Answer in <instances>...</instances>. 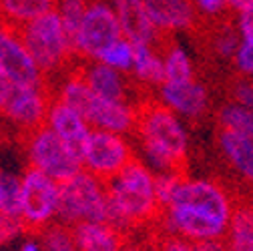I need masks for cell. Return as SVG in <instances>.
Returning <instances> with one entry per match:
<instances>
[{
    "label": "cell",
    "mask_w": 253,
    "mask_h": 251,
    "mask_svg": "<svg viewBox=\"0 0 253 251\" xmlns=\"http://www.w3.org/2000/svg\"><path fill=\"white\" fill-rule=\"evenodd\" d=\"M67 251H79V249H77V247H73V249H67Z\"/></svg>",
    "instance_id": "cell-39"
},
{
    "label": "cell",
    "mask_w": 253,
    "mask_h": 251,
    "mask_svg": "<svg viewBox=\"0 0 253 251\" xmlns=\"http://www.w3.org/2000/svg\"><path fill=\"white\" fill-rule=\"evenodd\" d=\"M133 56H135V44L129 42L126 39H119L101 54L99 60L103 65H107V67H111L123 75H131Z\"/></svg>",
    "instance_id": "cell-27"
},
{
    "label": "cell",
    "mask_w": 253,
    "mask_h": 251,
    "mask_svg": "<svg viewBox=\"0 0 253 251\" xmlns=\"http://www.w3.org/2000/svg\"><path fill=\"white\" fill-rule=\"evenodd\" d=\"M139 159L157 173H185L189 135L183 121L157 99H143L137 105L135 133Z\"/></svg>",
    "instance_id": "cell-2"
},
{
    "label": "cell",
    "mask_w": 253,
    "mask_h": 251,
    "mask_svg": "<svg viewBox=\"0 0 253 251\" xmlns=\"http://www.w3.org/2000/svg\"><path fill=\"white\" fill-rule=\"evenodd\" d=\"M79 251H131L126 231L101 221V223H77L71 227Z\"/></svg>",
    "instance_id": "cell-18"
},
{
    "label": "cell",
    "mask_w": 253,
    "mask_h": 251,
    "mask_svg": "<svg viewBox=\"0 0 253 251\" xmlns=\"http://www.w3.org/2000/svg\"><path fill=\"white\" fill-rule=\"evenodd\" d=\"M135 157V147L126 137L101 129H90V135L81 157V165L83 171L107 183L113 177H117Z\"/></svg>",
    "instance_id": "cell-9"
},
{
    "label": "cell",
    "mask_w": 253,
    "mask_h": 251,
    "mask_svg": "<svg viewBox=\"0 0 253 251\" xmlns=\"http://www.w3.org/2000/svg\"><path fill=\"white\" fill-rule=\"evenodd\" d=\"M90 0H56L54 2V10L58 12L60 20H62V26H65L67 35L71 39V44H73V39L77 35V28L86 12V6H88Z\"/></svg>",
    "instance_id": "cell-28"
},
{
    "label": "cell",
    "mask_w": 253,
    "mask_h": 251,
    "mask_svg": "<svg viewBox=\"0 0 253 251\" xmlns=\"http://www.w3.org/2000/svg\"><path fill=\"white\" fill-rule=\"evenodd\" d=\"M12 84H10V81L0 73V111H2V107L6 105V101H8V97H10V92H12Z\"/></svg>",
    "instance_id": "cell-36"
},
{
    "label": "cell",
    "mask_w": 253,
    "mask_h": 251,
    "mask_svg": "<svg viewBox=\"0 0 253 251\" xmlns=\"http://www.w3.org/2000/svg\"><path fill=\"white\" fill-rule=\"evenodd\" d=\"M109 219L107 223L129 233V229L157 223L159 203L155 197V173L139 159L126 165L117 177L105 183Z\"/></svg>",
    "instance_id": "cell-3"
},
{
    "label": "cell",
    "mask_w": 253,
    "mask_h": 251,
    "mask_svg": "<svg viewBox=\"0 0 253 251\" xmlns=\"http://www.w3.org/2000/svg\"><path fill=\"white\" fill-rule=\"evenodd\" d=\"M131 79L143 88H157L165 83V71H163V58L157 46L151 44H135V56H133V69Z\"/></svg>",
    "instance_id": "cell-20"
},
{
    "label": "cell",
    "mask_w": 253,
    "mask_h": 251,
    "mask_svg": "<svg viewBox=\"0 0 253 251\" xmlns=\"http://www.w3.org/2000/svg\"><path fill=\"white\" fill-rule=\"evenodd\" d=\"M50 101H52L50 88H18V86H14L6 105L0 111V115L8 123H12L20 135H26V133L46 125Z\"/></svg>",
    "instance_id": "cell-11"
},
{
    "label": "cell",
    "mask_w": 253,
    "mask_h": 251,
    "mask_svg": "<svg viewBox=\"0 0 253 251\" xmlns=\"http://www.w3.org/2000/svg\"><path fill=\"white\" fill-rule=\"evenodd\" d=\"M157 101L179 119L197 121L209 111L211 97L207 86L193 79L189 83H163L157 86Z\"/></svg>",
    "instance_id": "cell-13"
},
{
    "label": "cell",
    "mask_w": 253,
    "mask_h": 251,
    "mask_svg": "<svg viewBox=\"0 0 253 251\" xmlns=\"http://www.w3.org/2000/svg\"><path fill=\"white\" fill-rule=\"evenodd\" d=\"M233 69L241 79H249L253 81V42H245L241 41L235 56L231 58Z\"/></svg>",
    "instance_id": "cell-32"
},
{
    "label": "cell",
    "mask_w": 253,
    "mask_h": 251,
    "mask_svg": "<svg viewBox=\"0 0 253 251\" xmlns=\"http://www.w3.org/2000/svg\"><path fill=\"white\" fill-rule=\"evenodd\" d=\"M229 92H231V103L253 109V81L239 77L237 81H233Z\"/></svg>",
    "instance_id": "cell-33"
},
{
    "label": "cell",
    "mask_w": 253,
    "mask_h": 251,
    "mask_svg": "<svg viewBox=\"0 0 253 251\" xmlns=\"http://www.w3.org/2000/svg\"><path fill=\"white\" fill-rule=\"evenodd\" d=\"M235 28L245 42H253V0L235 12Z\"/></svg>",
    "instance_id": "cell-34"
},
{
    "label": "cell",
    "mask_w": 253,
    "mask_h": 251,
    "mask_svg": "<svg viewBox=\"0 0 253 251\" xmlns=\"http://www.w3.org/2000/svg\"><path fill=\"white\" fill-rule=\"evenodd\" d=\"M46 127L81 159L86 139L90 135V125L77 111L52 97L46 115Z\"/></svg>",
    "instance_id": "cell-16"
},
{
    "label": "cell",
    "mask_w": 253,
    "mask_h": 251,
    "mask_svg": "<svg viewBox=\"0 0 253 251\" xmlns=\"http://www.w3.org/2000/svg\"><path fill=\"white\" fill-rule=\"evenodd\" d=\"M0 217L20 223V175L10 171H0Z\"/></svg>",
    "instance_id": "cell-25"
},
{
    "label": "cell",
    "mask_w": 253,
    "mask_h": 251,
    "mask_svg": "<svg viewBox=\"0 0 253 251\" xmlns=\"http://www.w3.org/2000/svg\"><path fill=\"white\" fill-rule=\"evenodd\" d=\"M111 4L119 18L123 39H126L133 44L159 46L161 35L155 30L143 6V0H111Z\"/></svg>",
    "instance_id": "cell-17"
},
{
    "label": "cell",
    "mask_w": 253,
    "mask_h": 251,
    "mask_svg": "<svg viewBox=\"0 0 253 251\" xmlns=\"http://www.w3.org/2000/svg\"><path fill=\"white\" fill-rule=\"evenodd\" d=\"M183 179H185V173H157L155 175V197H157V203H159L161 211L173 201Z\"/></svg>",
    "instance_id": "cell-30"
},
{
    "label": "cell",
    "mask_w": 253,
    "mask_h": 251,
    "mask_svg": "<svg viewBox=\"0 0 253 251\" xmlns=\"http://www.w3.org/2000/svg\"><path fill=\"white\" fill-rule=\"evenodd\" d=\"M58 183L44 173L26 167L20 175V225L22 233L39 235L56 221Z\"/></svg>",
    "instance_id": "cell-7"
},
{
    "label": "cell",
    "mask_w": 253,
    "mask_h": 251,
    "mask_svg": "<svg viewBox=\"0 0 253 251\" xmlns=\"http://www.w3.org/2000/svg\"><path fill=\"white\" fill-rule=\"evenodd\" d=\"M143 6L159 35L189 33L199 22L191 0H143Z\"/></svg>",
    "instance_id": "cell-14"
},
{
    "label": "cell",
    "mask_w": 253,
    "mask_h": 251,
    "mask_svg": "<svg viewBox=\"0 0 253 251\" xmlns=\"http://www.w3.org/2000/svg\"><path fill=\"white\" fill-rule=\"evenodd\" d=\"M83 119L90 129H101L117 135H133L137 127V107L129 103H113L94 95L88 103Z\"/></svg>",
    "instance_id": "cell-15"
},
{
    "label": "cell",
    "mask_w": 253,
    "mask_h": 251,
    "mask_svg": "<svg viewBox=\"0 0 253 251\" xmlns=\"http://www.w3.org/2000/svg\"><path fill=\"white\" fill-rule=\"evenodd\" d=\"M109 219L107 187L86 171L58 183L56 221L73 227L77 223H101Z\"/></svg>",
    "instance_id": "cell-5"
},
{
    "label": "cell",
    "mask_w": 253,
    "mask_h": 251,
    "mask_svg": "<svg viewBox=\"0 0 253 251\" xmlns=\"http://www.w3.org/2000/svg\"><path fill=\"white\" fill-rule=\"evenodd\" d=\"M223 247L225 251H253V203L235 205Z\"/></svg>",
    "instance_id": "cell-21"
},
{
    "label": "cell",
    "mask_w": 253,
    "mask_h": 251,
    "mask_svg": "<svg viewBox=\"0 0 253 251\" xmlns=\"http://www.w3.org/2000/svg\"><path fill=\"white\" fill-rule=\"evenodd\" d=\"M217 147L231 171L247 185H253V139L219 129Z\"/></svg>",
    "instance_id": "cell-19"
},
{
    "label": "cell",
    "mask_w": 253,
    "mask_h": 251,
    "mask_svg": "<svg viewBox=\"0 0 253 251\" xmlns=\"http://www.w3.org/2000/svg\"><path fill=\"white\" fill-rule=\"evenodd\" d=\"M191 4L199 18L223 22L225 14L229 12V6L225 0H191Z\"/></svg>",
    "instance_id": "cell-31"
},
{
    "label": "cell",
    "mask_w": 253,
    "mask_h": 251,
    "mask_svg": "<svg viewBox=\"0 0 253 251\" xmlns=\"http://www.w3.org/2000/svg\"><path fill=\"white\" fill-rule=\"evenodd\" d=\"M56 0H0V22L12 28L24 26L50 10H54Z\"/></svg>",
    "instance_id": "cell-23"
},
{
    "label": "cell",
    "mask_w": 253,
    "mask_h": 251,
    "mask_svg": "<svg viewBox=\"0 0 253 251\" xmlns=\"http://www.w3.org/2000/svg\"><path fill=\"white\" fill-rule=\"evenodd\" d=\"M14 30L50 86L79 62L56 10H50Z\"/></svg>",
    "instance_id": "cell-4"
},
{
    "label": "cell",
    "mask_w": 253,
    "mask_h": 251,
    "mask_svg": "<svg viewBox=\"0 0 253 251\" xmlns=\"http://www.w3.org/2000/svg\"><path fill=\"white\" fill-rule=\"evenodd\" d=\"M235 203L227 189L213 179L185 177L173 201L159 213L157 223L163 235H177L191 241L223 239Z\"/></svg>",
    "instance_id": "cell-1"
},
{
    "label": "cell",
    "mask_w": 253,
    "mask_h": 251,
    "mask_svg": "<svg viewBox=\"0 0 253 251\" xmlns=\"http://www.w3.org/2000/svg\"><path fill=\"white\" fill-rule=\"evenodd\" d=\"M217 127L233 131L237 135H243L247 139H253V109L235 105V103H225L217 111Z\"/></svg>",
    "instance_id": "cell-24"
},
{
    "label": "cell",
    "mask_w": 253,
    "mask_h": 251,
    "mask_svg": "<svg viewBox=\"0 0 253 251\" xmlns=\"http://www.w3.org/2000/svg\"><path fill=\"white\" fill-rule=\"evenodd\" d=\"M227 2V6H229V10H233V12H237V10H241L245 4H249L251 0H225Z\"/></svg>",
    "instance_id": "cell-38"
},
{
    "label": "cell",
    "mask_w": 253,
    "mask_h": 251,
    "mask_svg": "<svg viewBox=\"0 0 253 251\" xmlns=\"http://www.w3.org/2000/svg\"><path fill=\"white\" fill-rule=\"evenodd\" d=\"M159 52L163 58L165 83H189L195 79V65L189 52L175 41L159 42Z\"/></svg>",
    "instance_id": "cell-22"
},
{
    "label": "cell",
    "mask_w": 253,
    "mask_h": 251,
    "mask_svg": "<svg viewBox=\"0 0 253 251\" xmlns=\"http://www.w3.org/2000/svg\"><path fill=\"white\" fill-rule=\"evenodd\" d=\"M22 147L28 167H33L46 177L54 179L56 183H62L71 177H75L79 171H83L81 159L62 143L46 125L30 131L26 135H20Z\"/></svg>",
    "instance_id": "cell-6"
},
{
    "label": "cell",
    "mask_w": 253,
    "mask_h": 251,
    "mask_svg": "<svg viewBox=\"0 0 253 251\" xmlns=\"http://www.w3.org/2000/svg\"><path fill=\"white\" fill-rule=\"evenodd\" d=\"M16 233H22L20 223H14V221H8V219H4V217H0V247H2L6 241H10Z\"/></svg>",
    "instance_id": "cell-35"
},
{
    "label": "cell",
    "mask_w": 253,
    "mask_h": 251,
    "mask_svg": "<svg viewBox=\"0 0 253 251\" xmlns=\"http://www.w3.org/2000/svg\"><path fill=\"white\" fill-rule=\"evenodd\" d=\"M0 73L18 88H50L16 30L4 22H0Z\"/></svg>",
    "instance_id": "cell-10"
},
{
    "label": "cell",
    "mask_w": 253,
    "mask_h": 251,
    "mask_svg": "<svg viewBox=\"0 0 253 251\" xmlns=\"http://www.w3.org/2000/svg\"><path fill=\"white\" fill-rule=\"evenodd\" d=\"M119 39H123V33L111 0H90L73 39L77 60H99Z\"/></svg>",
    "instance_id": "cell-8"
},
{
    "label": "cell",
    "mask_w": 253,
    "mask_h": 251,
    "mask_svg": "<svg viewBox=\"0 0 253 251\" xmlns=\"http://www.w3.org/2000/svg\"><path fill=\"white\" fill-rule=\"evenodd\" d=\"M241 44V37L237 33L235 24L223 20L215 26V30L211 33V50L215 56L223 58V60H231L237 52Z\"/></svg>",
    "instance_id": "cell-26"
},
{
    "label": "cell",
    "mask_w": 253,
    "mask_h": 251,
    "mask_svg": "<svg viewBox=\"0 0 253 251\" xmlns=\"http://www.w3.org/2000/svg\"><path fill=\"white\" fill-rule=\"evenodd\" d=\"M159 251H225L223 239H213V241H191L177 235H161L157 241Z\"/></svg>",
    "instance_id": "cell-29"
},
{
    "label": "cell",
    "mask_w": 253,
    "mask_h": 251,
    "mask_svg": "<svg viewBox=\"0 0 253 251\" xmlns=\"http://www.w3.org/2000/svg\"><path fill=\"white\" fill-rule=\"evenodd\" d=\"M79 73L88 84V88L97 97L113 103H129V105H139L141 101L135 99L137 90L141 86L131 79V75H123L101 60H79Z\"/></svg>",
    "instance_id": "cell-12"
},
{
    "label": "cell",
    "mask_w": 253,
    "mask_h": 251,
    "mask_svg": "<svg viewBox=\"0 0 253 251\" xmlns=\"http://www.w3.org/2000/svg\"><path fill=\"white\" fill-rule=\"evenodd\" d=\"M20 251H44V247L41 245L39 237H28V239L22 243Z\"/></svg>",
    "instance_id": "cell-37"
}]
</instances>
